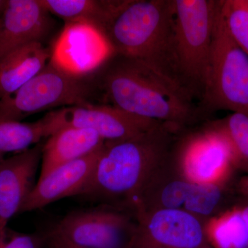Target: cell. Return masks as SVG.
<instances>
[{"mask_svg":"<svg viewBox=\"0 0 248 248\" xmlns=\"http://www.w3.org/2000/svg\"><path fill=\"white\" fill-rule=\"evenodd\" d=\"M93 75L102 104L178 132L200 117L190 93L133 59L113 53Z\"/></svg>","mask_w":248,"mask_h":248,"instance_id":"1","label":"cell"},{"mask_svg":"<svg viewBox=\"0 0 248 248\" xmlns=\"http://www.w3.org/2000/svg\"><path fill=\"white\" fill-rule=\"evenodd\" d=\"M178 133L161 124L133 138L105 142L92 175L78 197L133 214L150 177L170 155Z\"/></svg>","mask_w":248,"mask_h":248,"instance_id":"2","label":"cell"},{"mask_svg":"<svg viewBox=\"0 0 248 248\" xmlns=\"http://www.w3.org/2000/svg\"><path fill=\"white\" fill-rule=\"evenodd\" d=\"M103 34L113 53L141 62L188 92L178 66L174 0H122Z\"/></svg>","mask_w":248,"mask_h":248,"instance_id":"3","label":"cell"},{"mask_svg":"<svg viewBox=\"0 0 248 248\" xmlns=\"http://www.w3.org/2000/svg\"><path fill=\"white\" fill-rule=\"evenodd\" d=\"M96 102L99 98L93 73L76 76L50 60L27 84L0 99V123L21 122L43 111Z\"/></svg>","mask_w":248,"mask_h":248,"instance_id":"4","label":"cell"},{"mask_svg":"<svg viewBox=\"0 0 248 248\" xmlns=\"http://www.w3.org/2000/svg\"><path fill=\"white\" fill-rule=\"evenodd\" d=\"M202 108L248 115V55L230 35L218 1Z\"/></svg>","mask_w":248,"mask_h":248,"instance_id":"5","label":"cell"},{"mask_svg":"<svg viewBox=\"0 0 248 248\" xmlns=\"http://www.w3.org/2000/svg\"><path fill=\"white\" fill-rule=\"evenodd\" d=\"M217 5L218 1L215 0H174L179 73L185 89L201 103Z\"/></svg>","mask_w":248,"mask_h":248,"instance_id":"6","label":"cell"},{"mask_svg":"<svg viewBox=\"0 0 248 248\" xmlns=\"http://www.w3.org/2000/svg\"><path fill=\"white\" fill-rule=\"evenodd\" d=\"M136 225L133 214L99 205L68 213L48 231L79 248H126Z\"/></svg>","mask_w":248,"mask_h":248,"instance_id":"7","label":"cell"},{"mask_svg":"<svg viewBox=\"0 0 248 248\" xmlns=\"http://www.w3.org/2000/svg\"><path fill=\"white\" fill-rule=\"evenodd\" d=\"M45 138L64 127L90 129L107 141L133 138L161 125L104 104L72 106L50 111L40 120Z\"/></svg>","mask_w":248,"mask_h":248,"instance_id":"8","label":"cell"},{"mask_svg":"<svg viewBox=\"0 0 248 248\" xmlns=\"http://www.w3.org/2000/svg\"><path fill=\"white\" fill-rule=\"evenodd\" d=\"M174 153L186 177L195 184L228 183L235 169L229 143L214 123L176 141Z\"/></svg>","mask_w":248,"mask_h":248,"instance_id":"9","label":"cell"},{"mask_svg":"<svg viewBox=\"0 0 248 248\" xmlns=\"http://www.w3.org/2000/svg\"><path fill=\"white\" fill-rule=\"evenodd\" d=\"M126 248H213L203 221L182 209H164L137 217Z\"/></svg>","mask_w":248,"mask_h":248,"instance_id":"10","label":"cell"},{"mask_svg":"<svg viewBox=\"0 0 248 248\" xmlns=\"http://www.w3.org/2000/svg\"><path fill=\"white\" fill-rule=\"evenodd\" d=\"M107 39L95 27L84 23L65 24L51 50L50 61L68 73L87 76L112 54Z\"/></svg>","mask_w":248,"mask_h":248,"instance_id":"11","label":"cell"},{"mask_svg":"<svg viewBox=\"0 0 248 248\" xmlns=\"http://www.w3.org/2000/svg\"><path fill=\"white\" fill-rule=\"evenodd\" d=\"M43 144L37 143L0 162V236H6L11 218L20 213L35 186Z\"/></svg>","mask_w":248,"mask_h":248,"instance_id":"12","label":"cell"},{"mask_svg":"<svg viewBox=\"0 0 248 248\" xmlns=\"http://www.w3.org/2000/svg\"><path fill=\"white\" fill-rule=\"evenodd\" d=\"M53 27V18L40 0H7L0 16V62L24 46L43 43Z\"/></svg>","mask_w":248,"mask_h":248,"instance_id":"13","label":"cell"},{"mask_svg":"<svg viewBox=\"0 0 248 248\" xmlns=\"http://www.w3.org/2000/svg\"><path fill=\"white\" fill-rule=\"evenodd\" d=\"M102 148L84 157L62 165L38 179L19 213L45 208L67 197H78L92 175Z\"/></svg>","mask_w":248,"mask_h":248,"instance_id":"14","label":"cell"},{"mask_svg":"<svg viewBox=\"0 0 248 248\" xmlns=\"http://www.w3.org/2000/svg\"><path fill=\"white\" fill-rule=\"evenodd\" d=\"M195 183L183 172L174 153L150 177L134 206L135 218L149 212L164 209L184 208Z\"/></svg>","mask_w":248,"mask_h":248,"instance_id":"15","label":"cell"},{"mask_svg":"<svg viewBox=\"0 0 248 248\" xmlns=\"http://www.w3.org/2000/svg\"><path fill=\"white\" fill-rule=\"evenodd\" d=\"M104 144L105 141L94 130L75 127L59 129L43 144L38 179L62 165L99 151Z\"/></svg>","mask_w":248,"mask_h":248,"instance_id":"16","label":"cell"},{"mask_svg":"<svg viewBox=\"0 0 248 248\" xmlns=\"http://www.w3.org/2000/svg\"><path fill=\"white\" fill-rule=\"evenodd\" d=\"M50 58L51 50L41 42H32L6 55L0 62V99L37 76Z\"/></svg>","mask_w":248,"mask_h":248,"instance_id":"17","label":"cell"},{"mask_svg":"<svg viewBox=\"0 0 248 248\" xmlns=\"http://www.w3.org/2000/svg\"><path fill=\"white\" fill-rule=\"evenodd\" d=\"M50 14L66 24L84 23L104 32L122 0H40Z\"/></svg>","mask_w":248,"mask_h":248,"instance_id":"18","label":"cell"},{"mask_svg":"<svg viewBox=\"0 0 248 248\" xmlns=\"http://www.w3.org/2000/svg\"><path fill=\"white\" fill-rule=\"evenodd\" d=\"M213 248H248V227L239 205L203 222Z\"/></svg>","mask_w":248,"mask_h":248,"instance_id":"19","label":"cell"},{"mask_svg":"<svg viewBox=\"0 0 248 248\" xmlns=\"http://www.w3.org/2000/svg\"><path fill=\"white\" fill-rule=\"evenodd\" d=\"M228 183L194 184L183 210L205 221L222 213Z\"/></svg>","mask_w":248,"mask_h":248,"instance_id":"20","label":"cell"},{"mask_svg":"<svg viewBox=\"0 0 248 248\" xmlns=\"http://www.w3.org/2000/svg\"><path fill=\"white\" fill-rule=\"evenodd\" d=\"M226 137L232 153L235 169L248 172V115L232 112L214 122Z\"/></svg>","mask_w":248,"mask_h":248,"instance_id":"21","label":"cell"},{"mask_svg":"<svg viewBox=\"0 0 248 248\" xmlns=\"http://www.w3.org/2000/svg\"><path fill=\"white\" fill-rule=\"evenodd\" d=\"M43 138L45 133L40 120L32 123H0V152L3 154L26 151Z\"/></svg>","mask_w":248,"mask_h":248,"instance_id":"22","label":"cell"},{"mask_svg":"<svg viewBox=\"0 0 248 248\" xmlns=\"http://www.w3.org/2000/svg\"><path fill=\"white\" fill-rule=\"evenodd\" d=\"M221 11L230 35L248 55V0L221 1Z\"/></svg>","mask_w":248,"mask_h":248,"instance_id":"23","label":"cell"},{"mask_svg":"<svg viewBox=\"0 0 248 248\" xmlns=\"http://www.w3.org/2000/svg\"><path fill=\"white\" fill-rule=\"evenodd\" d=\"M6 243L7 248H45V232L24 234L7 229Z\"/></svg>","mask_w":248,"mask_h":248,"instance_id":"24","label":"cell"},{"mask_svg":"<svg viewBox=\"0 0 248 248\" xmlns=\"http://www.w3.org/2000/svg\"><path fill=\"white\" fill-rule=\"evenodd\" d=\"M45 248H79L50 231L45 232Z\"/></svg>","mask_w":248,"mask_h":248,"instance_id":"25","label":"cell"},{"mask_svg":"<svg viewBox=\"0 0 248 248\" xmlns=\"http://www.w3.org/2000/svg\"><path fill=\"white\" fill-rule=\"evenodd\" d=\"M237 187L240 193L244 197L246 200L248 201V176L242 178L239 181Z\"/></svg>","mask_w":248,"mask_h":248,"instance_id":"26","label":"cell"},{"mask_svg":"<svg viewBox=\"0 0 248 248\" xmlns=\"http://www.w3.org/2000/svg\"><path fill=\"white\" fill-rule=\"evenodd\" d=\"M239 206L241 210H242L243 215H244L245 219H246L248 227V201L246 200L244 203L239 204Z\"/></svg>","mask_w":248,"mask_h":248,"instance_id":"27","label":"cell"},{"mask_svg":"<svg viewBox=\"0 0 248 248\" xmlns=\"http://www.w3.org/2000/svg\"><path fill=\"white\" fill-rule=\"evenodd\" d=\"M6 4H7V0H0V16L4 11Z\"/></svg>","mask_w":248,"mask_h":248,"instance_id":"28","label":"cell"},{"mask_svg":"<svg viewBox=\"0 0 248 248\" xmlns=\"http://www.w3.org/2000/svg\"><path fill=\"white\" fill-rule=\"evenodd\" d=\"M0 248H7L6 243V236H0Z\"/></svg>","mask_w":248,"mask_h":248,"instance_id":"29","label":"cell"},{"mask_svg":"<svg viewBox=\"0 0 248 248\" xmlns=\"http://www.w3.org/2000/svg\"><path fill=\"white\" fill-rule=\"evenodd\" d=\"M3 155H4V154L0 152V162H1V161H2V159H4V158H3Z\"/></svg>","mask_w":248,"mask_h":248,"instance_id":"30","label":"cell"}]
</instances>
